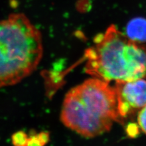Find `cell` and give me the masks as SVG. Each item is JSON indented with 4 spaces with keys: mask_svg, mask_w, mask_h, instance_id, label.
<instances>
[{
    "mask_svg": "<svg viewBox=\"0 0 146 146\" xmlns=\"http://www.w3.org/2000/svg\"><path fill=\"white\" fill-rule=\"evenodd\" d=\"M86 50L85 72L94 78L130 81L146 78V45L129 40L111 25Z\"/></svg>",
    "mask_w": 146,
    "mask_h": 146,
    "instance_id": "2",
    "label": "cell"
},
{
    "mask_svg": "<svg viewBox=\"0 0 146 146\" xmlns=\"http://www.w3.org/2000/svg\"><path fill=\"white\" fill-rule=\"evenodd\" d=\"M137 120L139 129L146 135V105L139 111Z\"/></svg>",
    "mask_w": 146,
    "mask_h": 146,
    "instance_id": "7",
    "label": "cell"
},
{
    "mask_svg": "<svg viewBox=\"0 0 146 146\" xmlns=\"http://www.w3.org/2000/svg\"><path fill=\"white\" fill-rule=\"evenodd\" d=\"M139 126L137 125L134 123H130L127 126L126 132L128 136L130 137V138H135L138 136L139 133Z\"/></svg>",
    "mask_w": 146,
    "mask_h": 146,
    "instance_id": "8",
    "label": "cell"
},
{
    "mask_svg": "<svg viewBox=\"0 0 146 146\" xmlns=\"http://www.w3.org/2000/svg\"><path fill=\"white\" fill-rule=\"evenodd\" d=\"M126 36L133 42L144 43L146 42V19L137 17L131 20L126 26Z\"/></svg>",
    "mask_w": 146,
    "mask_h": 146,
    "instance_id": "5",
    "label": "cell"
},
{
    "mask_svg": "<svg viewBox=\"0 0 146 146\" xmlns=\"http://www.w3.org/2000/svg\"><path fill=\"white\" fill-rule=\"evenodd\" d=\"M60 118L66 127L86 138L109 131L114 122L124 123L118 113L115 88L94 77L66 94Z\"/></svg>",
    "mask_w": 146,
    "mask_h": 146,
    "instance_id": "1",
    "label": "cell"
},
{
    "mask_svg": "<svg viewBox=\"0 0 146 146\" xmlns=\"http://www.w3.org/2000/svg\"><path fill=\"white\" fill-rule=\"evenodd\" d=\"M28 139L26 135L23 132L20 131L13 136V144L15 146H27Z\"/></svg>",
    "mask_w": 146,
    "mask_h": 146,
    "instance_id": "6",
    "label": "cell"
},
{
    "mask_svg": "<svg viewBox=\"0 0 146 146\" xmlns=\"http://www.w3.org/2000/svg\"><path fill=\"white\" fill-rule=\"evenodd\" d=\"M115 90L118 113L123 121L146 105V80L116 82Z\"/></svg>",
    "mask_w": 146,
    "mask_h": 146,
    "instance_id": "4",
    "label": "cell"
},
{
    "mask_svg": "<svg viewBox=\"0 0 146 146\" xmlns=\"http://www.w3.org/2000/svg\"><path fill=\"white\" fill-rule=\"evenodd\" d=\"M42 55V36L25 15L13 13L0 21V88L30 75Z\"/></svg>",
    "mask_w": 146,
    "mask_h": 146,
    "instance_id": "3",
    "label": "cell"
}]
</instances>
